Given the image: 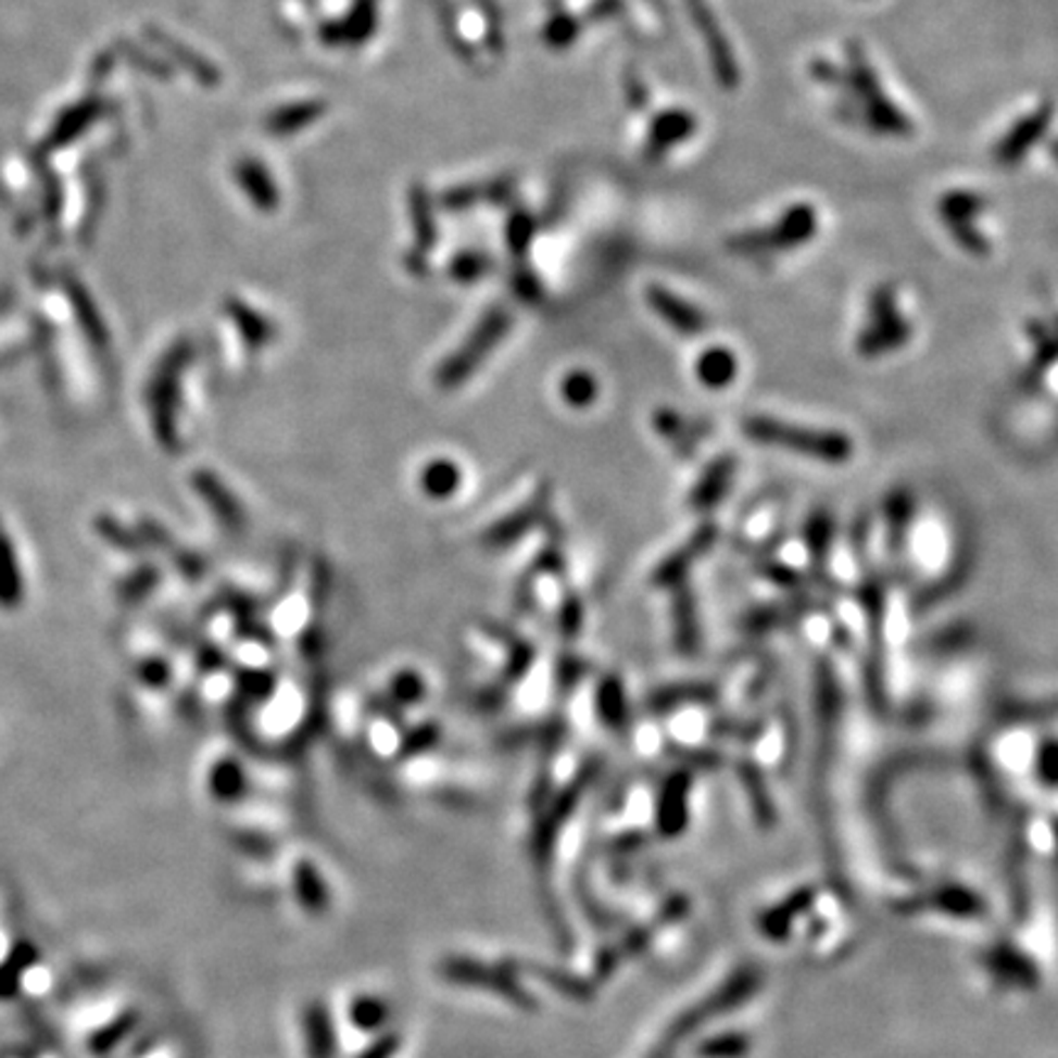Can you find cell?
Listing matches in <instances>:
<instances>
[{
    "instance_id": "6da1fadb",
    "label": "cell",
    "mask_w": 1058,
    "mask_h": 1058,
    "mask_svg": "<svg viewBox=\"0 0 1058 1058\" xmlns=\"http://www.w3.org/2000/svg\"><path fill=\"white\" fill-rule=\"evenodd\" d=\"M743 434L763 446L784 449L789 454L806 456L821 464H848L855 454L853 439L835 429H811L774 417H747Z\"/></svg>"
},
{
    "instance_id": "7a4b0ae2",
    "label": "cell",
    "mask_w": 1058,
    "mask_h": 1058,
    "mask_svg": "<svg viewBox=\"0 0 1058 1058\" xmlns=\"http://www.w3.org/2000/svg\"><path fill=\"white\" fill-rule=\"evenodd\" d=\"M819 234V211L809 201L784 209L772 226L750 228L728 240V250L740 257H765L811 243Z\"/></svg>"
},
{
    "instance_id": "3957f363",
    "label": "cell",
    "mask_w": 1058,
    "mask_h": 1058,
    "mask_svg": "<svg viewBox=\"0 0 1058 1058\" xmlns=\"http://www.w3.org/2000/svg\"><path fill=\"white\" fill-rule=\"evenodd\" d=\"M911 324L904 319L897 304V287L882 282L874 287L868 300V324L855 339V353L860 358H882L904 349L911 341Z\"/></svg>"
},
{
    "instance_id": "277c9868",
    "label": "cell",
    "mask_w": 1058,
    "mask_h": 1058,
    "mask_svg": "<svg viewBox=\"0 0 1058 1058\" xmlns=\"http://www.w3.org/2000/svg\"><path fill=\"white\" fill-rule=\"evenodd\" d=\"M687 11L694 21V27L704 40V47L708 52V64L710 72H714V79L726 91H735L740 86V64L733 45H730L728 35L720 27L716 13L710 11L708 0H687Z\"/></svg>"
},
{
    "instance_id": "5b68a950",
    "label": "cell",
    "mask_w": 1058,
    "mask_h": 1058,
    "mask_svg": "<svg viewBox=\"0 0 1058 1058\" xmlns=\"http://www.w3.org/2000/svg\"><path fill=\"white\" fill-rule=\"evenodd\" d=\"M1054 123V103L1044 101L1038 103L1036 109L1024 113L1012 128H1009L1003 138L995 142L993 148V162L1003 169H1012L1017 165H1022L1024 158L1029 155V150L1038 146L1046 138L1048 128Z\"/></svg>"
},
{
    "instance_id": "8992f818",
    "label": "cell",
    "mask_w": 1058,
    "mask_h": 1058,
    "mask_svg": "<svg viewBox=\"0 0 1058 1058\" xmlns=\"http://www.w3.org/2000/svg\"><path fill=\"white\" fill-rule=\"evenodd\" d=\"M716 540H718V527L714 522L701 525L696 532L689 537V542L681 544L675 554L667 556V559L654 569L652 583L657 585V589H675V585L684 583L691 566H694L701 556H706L710 550H714Z\"/></svg>"
},
{
    "instance_id": "52a82bcc",
    "label": "cell",
    "mask_w": 1058,
    "mask_h": 1058,
    "mask_svg": "<svg viewBox=\"0 0 1058 1058\" xmlns=\"http://www.w3.org/2000/svg\"><path fill=\"white\" fill-rule=\"evenodd\" d=\"M647 302L652 304V310L681 336H698L706 331L708 326L706 314L691 302L681 300V297H677L675 292L665 290V287H650Z\"/></svg>"
},
{
    "instance_id": "ba28073f",
    "label": "cell",
    "mask_w": 1058,
    "mask_h": 1058,
    "mask_svg": "<svg viewBox=\"0 0 1058 1058\" xmlns=\"http://www.w3.org/2000/svg\"><path fill=\"white\" fill-rule=\"evenodd\" d=\"M671 625H675L677 650L687 657H694L701 650V622L694 593L684 583L671 589Z\"/></svg>"
},
{
    "instance_id": "9c48e42d",
    "label": "cell",
    "mask_w": 1058,
    "mask_h": 1058,
    "mask_svg": "<svg viewBox=\"0 0 1058 1058\" xmlns=\"http://www.w3.org/2000/svg\"><path fill=\"white\" fill-rule=\"evenodd\" d=\"M500 331H503V326H495V322H490V326L480 329L478 336H474V341H468L454 358H449L444 365H441V370L437 375L439 385H444V388H456V385L464 382L470 375V370L483 361L486 355L483 351L493 349V343L500 339Z\"/></svg>"
},
{
    "instance_id": "30bf717a",
    "label": "cell",
    "mask_w": 1058,
    "mask_h": 1058,
    "mask_svg": "<svg viewBox=\"0 0 1058 1058\" xmlns=\"http://www.w3.org/2000/svg\"><path fill=\"white\" fill-rule=\"evenodd\" d=\"M735 474H738V458L730 454L718 456L714 464L704 470V476L696 480V486L689 495V505L698 509V513L716 507L720 500L728 495V490L735 480Z\"/></svg>"
},
{
    "instance_id": "8fae6325",
    "label": "cell",
    "mask_w": 1058,
    "mask_h": 1058,
    "mask_svg": "<svg viewBox=\"0 0 1058 1058\" xmlns=\"http://www.w3.org/2000/svg\"><path fill=\"white\" fill-rule=\"evenodd\" d=\"M696 128H698V121L691 111L669 109L665 113H659L657 118H654L650 130V146H647L650 158L652 160L662 158L671 148H677L679 142H684L694 136Z\"/></svg>"
},
{
    "instance_id": "7c38bea8",
    "label": "cell",
    "mask_w": 1058,
    "mask_h": 1058,
    "mask_svg": "<svg viewBox=\"0 0 1058 1058\" xmlns=\"http://www.w3.org/2000/svg\"><path fill=\"white\" fill-rule=\"evenodd\" d=\"M696 378L708 390H723L738 378V358L726 345H710L696 361Z\"/></svg>"
},
{
    "instance_id": "4fadbf2b",
    "label": "cell",
    "mask_w": 1058,
    "mask_h": 1058,
    "mask_svg": "<svg viewBox=\"0 0 1058 1058\" xmlns=\"http://www.w3.org/2000/svg\"><path fill=\"white\" fill-rule=\"evenodd\" d=\"M914 509H917V500L909 488H894L884 497V525H887V544L892 552H899V544L909 532Z\"/></svg>"
},
{
    "instance_id": "5bb4252c",
    "label": "cell",
    "mask_w": 1058,
    "mask_h": 1058,
    "mask_svg": "<svg viewBox=\"0 0 1058 1058\" xmlns=\"http://www.w3.org/2000/svg\"><path fill=\"white\" fill-rule=\"evenodd\" d=\"M985 209H987V199L983 194H978V191L950 189L939 199L936 214L941 221H944V226H948V224H960V221H975Z\"/></svg>"
},
{
    "instance_id": "9a60e30c",
    "label": "cell",
    "mask_w": 1058,
    "mask_h": 1058,
    "mask_svg": "<svg viewBox=\"0 0 1058 1058\" xmlns=\"http://www.w3.org/2000/svg\"><path fill=\"white\" fill-rule=\"evenodd\" d=\"M718 696V691L714 684H704V681H694V684H677L669 689L654 691L650 704L654 710H669L679 708L681 704H704V701H714Z\"/></svg>"
},
{
    "instance_id": "2e32d148",
    "label": "cell",
    "mask_w": 1058,
    "mask_h": 1058,
    "mask_svg": "<svg viewBox=\"0 0 1058 1058\" xmlns=\"http://www.w3.org/2000/svg\"><path fill=\"white\" fill-rule=\"evenodd\" d=\"M833 529H835L833 517L826 513V509H816V513H811L809 519H806L804 540L806 546H809L814 569L821 571V566L826 564V556H829L831 540H833Z\"/></svg>"
},
{
    "instance_id": "e0dca14e",
    "label": "cell",
    "mask_w": 1058,
    "mask_h": 1058,
    "mask_svg": "<svg viewBox=\"0 0 1058 1058\" xmlns=\"http://www.w3.org/2000/svg\"><path fill=\"white\" fill-rule=\"evenodd\" d=\"M458 480L461 474L456 464H451V461H434L421 474V488L431 497H449L458 488Z\"/></svg>"
},
{
    "instance_id": "ac0fdd59",
    "label": "cell",
    "mask_w": 1058,
    "mask_h": 1058,
    "mask_svg": "<svg viewBox=\"0 0 1058 1058\" xmlns=\"http://www.w3.org/2000/svg\"><path fill=\"white\" fill-rule=\"evenodd\" d=\"M599 708H601V716L608 720L613 728H618L625 720V714H628V704H625L622 684L615 677L603 679L601 691H599Z\"/></svg>"
},
{
    "instance_id": "d6986e66",
    "label": "cell",
    "mask_w": 1058,
    "mask_h": 1058,
    "mask_svg": "<svg viewBox=\"0 0 1058 1058\" xmlns=\"http://www.w3.org/2000/svg\"><path fill=\"white\" fill-rule=\"evenodd\" d=\"M948 234L966 253L975 257L990 255V240L983 236V230L975 226V221H960V224H948Z\"/></svg>"
},
{
    "instance_id": "ffe728a7",
    "label": "cell",
    "mask_w": 1058,
    "mask_h": 1058,
    "mask_svg": "<svg viewBox=\"0 0 1058 1058\" xmlns=\"http://www.w3.org/2000/svg\"><path fill=\"white\" fill-rule=\"evenodd\" d=\"M562 394L571 407H585L591 405L595 394H599V385H595L593 375L589 373H571L569 378L562 382Z\"/></svg>"
},
{
    "instance_id": "44dd1931",
    "label": "cell",
    "mask_w": 1058,
    "mask_h": 1058,
    "mask_svg": "<svg viewBox=\"0 0 1058 1058\" xmlns=\"http://www.w3.org/2000/svg\"><path fill=\"white\" fill-rule=\"evenodd\" d=\"M33 950L23 946L21 950H15V954L8 958V963L0 968V995H11L15 985H17V980H21L23 975V970L33 963Z\"/></svg>"
},
{
    "instance_id": "7402d4cb",
    "label": "cell",
    "mask_w": 1058,
    "mask_h": 1058,
    "mask_svg": "<svg viewBox=\"0 0 1058 1058\" xmlns=\"http://www.w3.org/2000/svg\"><path fill=\"white\" fill-rule=\"evenodd\" d=\"M654 427H657L662 437H667L671 441H681L689 437L687 419H681L675 410H659L657 417H654Z\"/></svg>"
},
{
    "instance_id": "603a6c76",
    "label": "cell",
    "mask_w": 1058,
    "mask_h": 1058,
    "mask_svg": "<svg viewBox=\"0 0 1058 1058\" xmlns=\"http://www.w3.org/2000/svg\"><path fill=\"white\" fill-rule=\"evenodd\" d=\"M1038 774H1042L1044 782L1058 784V745L1048 743L1042 747V755H1038Z\"/></svg>"
},
{
    "instance_id": "cb8c5ba5",
    "label": "cell",
    "mask_w": 1058,
    "mask_h": 1058,
    "mask_svg": "<svg viewBox=\"0 0 1058 1058\" xmlns=\"http://www.w3.org/2000/svg\"><path fill=\"white\" fill-rule=\"evenodd\" d=\"M763 574L767 576L769 581H774L777 585H784V589H796L799 585V574H794L789 566H782V564H767Z\"/></svg>"
},
{
    "instance_id": "d4e9b609",
    "label": "cell",
    "mask_w": 1058,
    "mask_h": 1058,
    "mask_svg": "<svg viewBox=\"0 0 1058 1058\" xmlns=\"http://www.w3.org/2000/svg\"><path fill=\"white\" fill-rule=\"evenodd\" d=\"M394 694L402 696L405 694L407 698H417L421 694V681L417 675H400L398 679H394Z\"/></svg>"
},
{
    "instance_id": "484cf974",
    "label": "cell",
    "mask_w": 1058,
    "mask_h": 1058,
    "mask_svg": "<svg viewBox=\"0 0 1058 1058\" xmlns=\"http://www.w3.org/2000/svg\"><path fill=\"white\" fill-rule=\"evenodd\" d=\"M1048 155H1051L1054 162L1058 165V138H1054L1051 142H1048Z\"/></svg>"
}]
</instances>
